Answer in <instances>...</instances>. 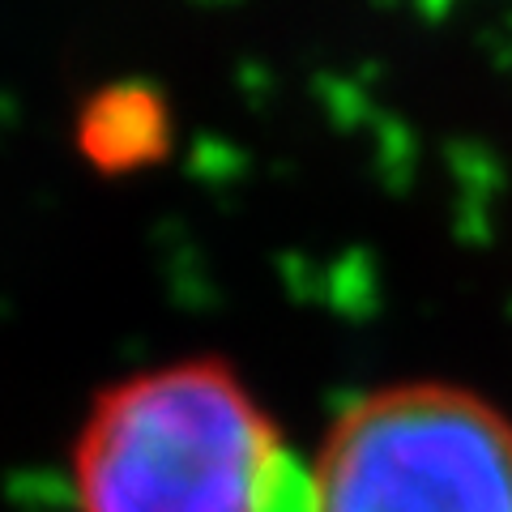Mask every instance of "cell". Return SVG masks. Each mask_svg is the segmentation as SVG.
<instances>
[{
	"instance_id": "cell-3",
	"label": "cell",
	"mask_w": 512,
	"mask_h": 512,
	"mask_svg": "<svg viewBox=\"0 0 512 512\" xmlns=\"http://www.w3.org/2000/svg\"><path fill=\"white\" fill-rule=\"evenodd\" d=\"M116 103H120V124H107L94 116L86 124V146L103 158V163H133V158H141V141H154L158 146V137H163V124H158V107L154 103H141L137 94H116Z\"/></svg>"
},
{
	"instance_id": "cell-1",
	"label": "cell",
	"mask_w": 512,
	"mask_h": 512,
	"mask_svg": "<svg viewBox=\"0 0 512 512\" xmlns=\"http://www.w3.org/2000/svg\"><path fill=\"white\" fill-rule=\"evenodd\" d=\"M291 453L231 367L188 359L99 397L73 448L82 512H265Z\"/></svg>"
},
{
	"instance_id": "cell-2",
	"label": "cell",
	"mask_w": 512,
	"mask_h": 512,
	"mask_svg": "<svg viewBox=\"0 0 512 512\" xmlns=\"http://www.w3.org/2000/svg\"><path fill=\"white\" fill-rule=\"evenodd\" d=\"M312 512H512V427L448 384L372 393L320 448Z\"/></svg>"
}]
</instances>
